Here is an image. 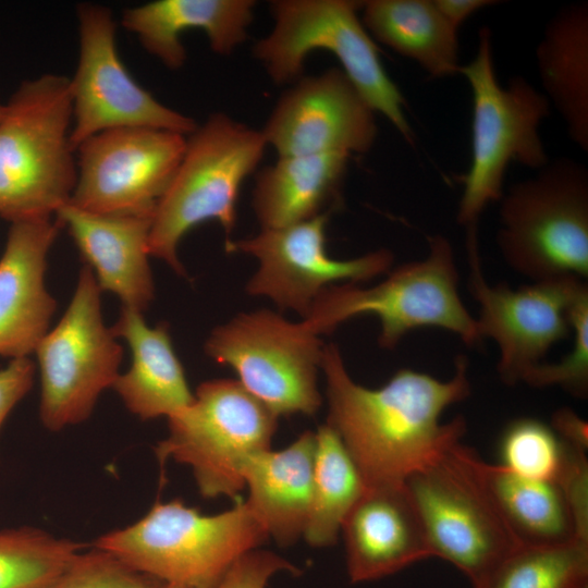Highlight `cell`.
Masks as SVG:
<instances>
[{
	"mask_svg": "<svg viewBox=\"0 0 588 588\" xmlns=\"http://www.w3.org/2000/svg\"><path fill=\"white\" fill-rule=\"evenodd\" d=\"M316 436L305 431L289 446L252 456L243 469L246 505L269 538L282 547L303 538L308 519Z\"/></svg>",
	"mask_w": 588,
	"mask_h": 588,
	"instance_id": "obj_23",
	"label": "cell"
},
{
	"mask_svg": "<svg viewBox=\"0 0 588 588\" xmlns=\"http://www.w3.org/2000/svg\"><path fill=\"white\" fill-rule=\"evenodd\" d=\"M330 212L250 237L226 241L225 250L254 257L258 267L245 285L250 296L266 297L304 319L331 285L362 283L392 269L394 256L380 248L351 259H335L326 248Z\"/></svg>",
	"mask_w": 588,
	"mask_h": 588,
	"instance_id": "obj_16",
	"label": "cell"
},
{
	"mask_svg": "<svg viewBox=\"0 0 588 588\" xmlns=\"http://www.w3.org/2000/svg\"><path fill=\"white\" fill-rule=\"evenodd\" d=\"M433 2L444 19L457 30L475 12L499 3L494 0H433Z\"/></svg>",
	"mask_w": 588,
	"mask_h": 588,
	"instance_id": "obj_37",
	"label": "cell"
},
{
	"mask_svg": "<svg viewBox=\"0 0 588 588\" xmlns=\"http://www.w3.org/2000/svg\"><path fill=\"white\" fill-rule=\"evenodd\" d=\"M82 549L38 527L0 529V588H45Z\"/></svg>",
	"mask_w": 588,
	"mask_h": 588,
	"instance_id": "obj_30",
	"label": "cell"
},
{
	"mask_svg": "<svg viewBox=\"0 0 588 588\" xmlns=\"http://www.w3.org/2000/svg\"><path fill=\"white\" fill-rule=\"evenodd\" d=\"M375 113L345 73L330 68L294 82L261 134L279 157L363 155L377 138Z\"/></svg>",
	"mask_w": 588,
	"mask_h": 588,
	"instance_id": "obj_17",
	"label": "cell"
},
{
	"mask_svg": "<svg viewBox=\"0 0 588 588\" xmlns=\"http://www.w3.org/2000/svg\"><path fill=\"white\" fill-rule=\"evenodd\" d=\"M79 53L70 78L74 150L87 138L121 127H149L188 136L197 123L158 101L125 69L117 50L115 23L109 8L76 7Z\"/></svg>",
	"mask_w": 588,
	"mask_h": 588,
	"instance_id": "obj_13",
	"label": "cell"
},
{
	"mask_svg": "<svg viewBox=\"0 0 588 588\" xmlns=\"http://www.w3.org/2000/svg\"><path fill=\"white\" fill-rule=\"evenodd\" d=\"M500 465L525 478L559 481L567 444L549 424L534 417L510 421L500 438Z\"/></svg>",
	"mask_w": 588,
	"mask_h": 588,
	"instance_id": "obj_31",
	"label": "cell"
},
{
	"mask_svg": "<svg viewBox=\"0 0 588 588\" xmlns=\"http://www.w3.org/2000/svg\"><path fill=\"white\" fill-rule=\"evenodd\" d=\"M266 140L261 131L225 113L211 114L187 136L179 168L152 217L149 254L184 277L177 248L187 232L216 220L230 234L245 179L259 164Z\"/></svg>",
	"mask_w": 588,
	"mask_h": 588,
	"instance_id": "obj_8",
	"label": "cell"
},
{
	"mask_svg": "<svg viewBox=\"0 0 588 588\" xmlns=\"http://www.w3.org/2000/svg\"><path fill=\"white\" fill-rule=\"evenodd\" d=\"M461 73L473 96L471 159L462 176L463 192L456 221L466 234H476L480 216L488 205L499 201L511 163L538 170L550 159L540 136V125L551 113V105L522 75L506 87L498 81L492 51V34L483 26L478 32L475 57Z\"/></svg>",
	"mask_w": 588,
	"mask_h": 588,
	"instance_id": "obj_5",
	"label": "cell"
},
{
	"mask_svg": "<svg viewBox=\"0 0 588 588\" xmlns=\"http://www.w3.org/2000/svg\"><path fill=\"white\" fill-rule=\"evenodd\" d=\"M549 425L564 442L587 452L588 424L573 409L568 407L556 409Z\"/></svg>",
	"mask_w": 588,
	"mask_h": 588,
	"instance_id": "obj_36",
	"label": "cell"
},
{
	"mask_svg": "<svg viewBox=\"0 0 588 588\" xmlns=\"http://www.w3.org/2000/svg\"><path fill=\"white\" fill-rule=\"evenodd\" d=\"M341 532L353 584L378 580L433 558L404 483L366 487Z\"/></svg>",
	"mask_w": 588,
	"mask_h": 588,
	"instance_id": "obj_19",
	"label": "cell"
},
{
	"mask_svg": "<svg viewBox=\"0 0 588 588\" xmlns=\"http://www.w3.org/2000/svg\"><path fill=\"white\" fill-rule=\"evenodd\" d=\"M40 373L39 418L60 431L88 419L100 394L112 388L123 348L101 311V290L84 265L68 309L35 352Z\"/></svg>",
	"mask_w": 588,
	"mask_h": 588,
	"instance_id": "obj_12",
	"label": "cell"
},
{
	"mask_svg": "<svg viewBox=\"0 0 588 588\" xmlns=\"http://www.w3.org/2000/svg\"><path fill=\"white\" fill-rule=\"evenodd\" d=\"M204 348L278 417L313 416L322 404L318 373L324 343L303 320L264 308L240 313L217 326Z\"/></svg>",
	"mask_w": 588,
	"mask_h": 588,
	"instance_id": "obj_11",
	"label": "cell"
},
{
	"mask_svg": "<svg viewBox=\"0 0 588 588\" xmlns=\"http://www.w3.org/2000/svg\"><path fill=\"white\" fill-rule=\"evenodd\" d=\"M469 292L476 301L481 340L499 348L498 375L509 385L522 382L542 363L551 347L569 336L571 310L588 291L586 280L560 278L512 289L507 283L490 284L482 272L478 236L466 237Z\"/></svg>",
	"mask_w": 588,
	"mask_h": 588,
	"instance_id": "obj_14",
	"label": "cell"
},
{
	"mask_svg": "<svg viewBox=\"0 0 588 588\" xmlns=\"http://www.w3.org/2000/svg\"><path fill=\"white\" fill-rule=\"evenodd\" d=\"M352 0H275L270 3L273 27L259 39L254 57L277 85L302 77L315 50L332 53L359 94L411 145L414 133L405 114L406 101L387 73L373 38Z\"/></svg>",
	"mask_w": 588,
	"mask_h": 588,
	"instance_id": "obj_6",
	"label": "cell"
},
{
	"mask_svg": "<svg viewBox=\"0 0 588 588\" xmlns=\"http://www.w3.org/2000/svg\"><path fill=\"white\" fill-rule=\"evenodd\" d=\"M3 108H4V105H1V103H0V118H1V115H2V113H3Z\"/></svg>",
	"mask_w": 588,
	"mask_h": 588,
	"instance_id": "obj_39",
	"label": "cell"
},
{
	"mask_svg": "<svg viewBox=\"0 0 588 588\" xmlns=\"http://www.w3.org/2000/svg\"><path fill=\"white\" fill-rule=\"evenodd\" d=\"M187 136L158 128L121 127L85 139L69 204L97 215L151 218L167 192Z\"/></svg>",
	"mask_w": 588,
	"mask_h": 588,
	"instance_id": "obj_15",
	"label": "cell"
},
{
	"mask_svg": "<svg viewBox=\"0 0 588 588\" xmlns=\"http://www.w3.org/2000/svg\"><path fill=\"white\" fill-rule=\"evenodd\" d=\"M543 95L567 136L588 152V3L566 4L550 19L536 48Z\"/></svg>",
	"mask_w": 588,
	"mask_h": 588,
	"instance_id": "obj_24",
	"label": "cell"
},
{
	"mask_svg": "<svg viewBox=\"0 0 588 588\" xmlns=\"http://www.w3.org/2000/svg\"><path fill=\"white\" fill-rule=\"evenodd\" d=\"M454 363L448 380L402 368L371 389L354 381L338 345L324 344L326 424L342 440L366 487L401 486L462 440L463 416L441 421L448 407L471 392L467 357L458 355Z\"/></svg>",
	"mask_w": 588,
	"mask_h": 588,
	"instance_id": "obj_1",
	"label": "cell"
},
{
	"mask_svg": "<svg viewBox=\"0 0 588 588\" xmlns=\"http://www.w3.org/2000/svg\"><path fill=\"white\" fill-rule=\"evenodd\" d=\"M61 225L39 219L11 223L0 257V355L34 353L57 308L45 285L48 253Z\"/></svg>",
	"mask_w": 588,
	"mask_h": 588,
	"instance_id": "obj_18",
	"label": "cell"
},
{
	"mask_svg": "<svg viewBox=\"0 0 588 588\" xmlns=\"http://www.w3.org/2000/svg\"><path fill=\"white\" fill-rule=\"evenodd\" d=\"M255 5L253 0H157L126 9L121 24L166 68L179 70L186 60L185 30H203L213 52L229 56L246 39Z\"/></svg>",
	"mask_w": 588,
	"mask_h": 588,
	"instance_id": "obj_21",
	"label": "cell"
},
{
	"mask_svg": "<svg viewBox=\"0 0 588 588\" xmlns=\"http://www.w3.org/2000/svg\"><path fill=\"white\" fill-rule=\"evenodd\" d=\"M269 539L245 501L206 515L181 500L156 502L139 519L93 543L163 584L211 588Z\"/></svg>",
	"mask_w": 588,
	"mask_h": 588,
	"instance_id": "obj_4",
	"label": "cell"
},
{
	"mask_svg": "<svg viewBox=\"0 0 588 588\" xmlns=\"http://www.w3.org/2000/svg\"><path fill=\"white\" fill-rule=\"evenodd\" d=\"M474 588H588V540L520 546Z\"/></svg>",
	"mask_w": 588,
	"mask_h": 588,
	"instance_id": "obj_29",
	"label": "cell"
},
{
	"mask_svg": "<svg viewBox=\"0 0 588 588\" xmlns=\"http://www.w3.org/2000/svg\"><path fill=\"white\" fill-rule=\"evenodd\" d=\"M479 471L500 516L520 546H558L581 539L571 505L556 482L525 478L482 458Z\"/></svg>",
	"mask_w": 588,
	"mask_h": 588,
	"instance_id": "obj_27",
	"label": "cell"
},
{
	"mask_svg": "<svg viewBox=\"0 0 588 588\" xmlns=\"http://www.w3.org/2000/svg\"><path fill=\"white\" fill-rule=\"evenodd\" d=\"M161 588H185V587L180 586V585H174V584H163Z\"/></svg>",
	"mask_w": 588,
	"mask_h": 588,
	"instance_id": "obj_38",
	"label": "cell"
},
{
	"mask_svg": "<svg viewBox=\"0 0 588 588\" xmlns=\"http://www.w3.org/2000/svg\"><path fill=\"white\" fill-rule=\"evenodd\" d=\"M163 583L142 574L111 553L83 548L45 588H161Z\"/></svg>",
	"mask_w": 588,
	"mask_h": 588,
	"instance_id": "obj_32",
	"label": "cell"
},
{
	"mask_svg": "<svg viewBox=\"0 0 588 588\" xmlns=\"http://www.w3.org/2000/svg\"><path fill=\"white\" fill-rule=\"evenodd\" d=\"M36 366L28 357L14 358L0 369V430L14 407L32 390Z\"/></svg>",
	"mask_w": 588,
	"mask_h": 588,
	"instance_id": "obj_35",
	"label": "cell"
},
{
	"mask_svg": "<svg viewBox=\"0 0 588 588\" xmlns=\"http://www.w3.org/2000/svg\"><path fill=\"white\" fill-rule=\"evenodd\" d=\"M54 216L68 229L101 292H111L122 306L144 313L155 298L148 261L152 219L97 215L69 203Z\"/></svg>",
	"mask_w": 588,
	"mask_h": 588,
	"instance_id": "obj_20",
	"label": "cell"
},
{
	"mask_svg": "<svg viewBox=\"0 0 588 588\" xmlns=\"http://www.w3.org/2000/svg\"><path fill=\"white\" fill-rule=\"evenodd\" d=\"M284 572L301 573L287 560L258 548L241 556L211 588H267L273 576Z\"/></svg>",
	"mask_w": 588,
	"mask_h": 588,
	"instance_id": "obj_34",
	"label": "cell"
},
{
	"mask_svg": "<svg viewBox=\"0 0 588 588\" xmlns=\"http://www.w3.org/2000/svg\"><path fill=\"white\" fill-rule=\"evenodd\" d=\"M574 333L572 350L558 363H540L524 377L534 388L560 387L577 399L588 395V291L583 293L571 310Z\"/></svg>",
	"mask_w": 588,
	"mask_h": 588,
	"instance_id": "obj_33",
	"label": "cell"
},
{
	"mask_svg": "<svg viewBox=\"0 0 588 588\" xmlns=\"http://www.w3.org/2000/svg\"><path fill=\"white\" fill-rule=\"evenodd\" d=\"M360 11L372 38L415 61L430 77L458 73L457 29L433 0H368Z\"/></svg>",
	"mask_w": 588,
	"mask_h": 588,
	"instance_id": "obj_26",
	"label": "cell"
},
{
	"mask_svg": "<svg viewBox=\"0 0 588 588\" xmlns=\"http://www.w3.org/2000/svg\"><path fill=\"white\" fill-rule=\"evenodd\" d=\"M344 155L284 156L256 176L252 207L261 229H278L331 212L347 171Z\"/></svg>",
	"mask_w": 588,
	"mask_h": 588,
	"instance_id": "obj_25",
	"label": "cell"
},
{
	"mask_svg": "<svg viewBox=\"0 0 588 588\" xmlns=\"http://www.w3.org/2000/svg\"><path fill=\"white\" fill-rule=\"evenodd\" d=\"M70 78L23 81L0 118V217L10 223L50 219L66 204L77 164L70 135Z\"/></svg>",
	"mask_w": 588,
	"mask_h": 588,
	"instance_id": "obj_2",
	"label": "cell"
},
{
	"mask_svg": "<svg viewBox=\"0 0 588 588\" xmlns=\"http://www.w3.org/2000/svg\"><path fill=\"white\" fill-rule=\"evenodd\" d=\"M384 275L370 286H329L301 320L322 335L353 318L372 315L380 322L378 344L384 350L395 348L408 332L427 327L446 330L468 346L481 341L476 318L461 298L455 254L445 236H429L424 258Z\"/></svg>",
	"mask_w": 588,
	"mask_h": 588,
	"instance_id": "obj_3",
	"label": "cell"
},
{
	"mask_svg": "<svg viewBox=\"0 0 588 588\" xmlns=\"http://www.w3.org/2000/svg\"><path fill=\"white\" fill-rule=\"evenodd\" d=\"M311 501L303 539L314 548L334 544L342 524L366 490L338 433L327 424L315 432Z\"/></svg>",
	"mask_w": 588,
	"mask_h": 588,
	"instance_id": "obj_28",
	"label": "cell"
},
{
	"mask_svg": "<svg viewBox=\"0 0 588 588\" xmlns=\"http://www.w3.org/2000/svg\"><path fill=\"white\" fill-rule=\"evenodd\" d=\"M110 329L132 352L130 369L118 376L112 389L133 415L142 420L168 419L193 402L166 322L149 327L143 313L122 306Z\"/></svg>",
	"mask_w": 588,
	"mask_h": 588,
	"instance_id": "obj_22",
	"label": "cell"
},
{
	"mask_svg": "<svg viewBox=\"0 0 588 588\" xmlns=\"http://www.w3.org/2000/svg\"><path fill=\"white\" fill-rule=\"evenodd\" d=\"M479 461L461 440L404 482L432 556L453 564L473 588L520 547L489 495Z\"/></svg>",
	"mask_w": 588,
	"mask_h": 588,
	"instance_id": "obj_9",
	"label": "cell"
},
{
	"mask_svg": "<svg viewBox=\"0 0 588 588\" xmlns=\"http://www.w3.org/2000/svg\"><path fill=\"white\" fill-rule=\"evenodd\" d=\"M279 417L234 379L200 383L193 402L168 418V434L155 453L191 468L204 498L236 500L245 488L243 469L271 449Z\"/></svg>",
	"mask_w": 588,
	"mask_h": 588,
	"instance_id": "obj_10",
	"label": "cell"
},
{
	"mask_svg": "<svg viewBox=\"0 0 588 588\" xmlns=\"http://www.w3.org/2000/svg\"><path fill=\"white\" fill-rule=\"evenodd\" d=\"M495 242L504 262L530 281L588 278V170L549 160L503 193Z\"/></svg>",
	"mask_w": 588,
	"mask_h": 588,
	"instance_id": "obj_7",
	"label": "cell"
}]
</instances>
